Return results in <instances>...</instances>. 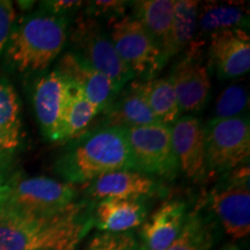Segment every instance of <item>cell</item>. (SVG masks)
Segmentation results:
<instances>
[{
	"mask_svg": "<svg viewBox=\"0 0 250 250\" xmlns=\"http://www.w3.org/2000/svg\"><path fill=\"white\" fill-rule=\"evenodd\" d=\"M83 1L78 0H51V1H43V11L48 12L58 17L68 18L72 14H76L81 7H83Z\"/></svg>",
	"mask_w": 250,
	"mask_h": 250,
	"instance_id": "obj_30",
	"label": "cell"
},
{
	"mask_svg": "<svg viewBox=\"0 0 250 250\" xmlns=\"http://www.w3.org/2000/svg\"><path fill=\"white\" fill-rule=\"evenodd\" d=\"M72 140L55 165L65 182L87 184L112 171L133 170L125 129L100 126Z\"/></svg>",
	"mask_w": 250,
	"mask_h": 250,
	"instance_id": "obj_2",
	"label": "cell"
},
{
	"mask_svg": "<svg viewBox=\"0 0 250 250\" xmlns=\"http://www.w3.org/2000/svg\"><path fill=\"white\" fill-rule=\"evenodd\" d=\"M249 27V11L245 2L206 1L198 9L197 30L198 36L212 35L227 29H247Z\"/></svg>",
	"mask_w": 250,
	"mask_h": 250,
	"instance_id": "obj_20",
	"label": "cell"
},
{
	"mask_svg": "<svg viewBox=\"0 0 250 250\" xmlns=\"http://www.w3.org/2000/svg\"><path fill=\"white\" fill-rule=\"evenodd\" d=\"M98 114V109L94 107L77 87L70 83L62 115L61 142L72 140L86 132L88 125Z\"/></svg>",
	"mask_w": 250,
	"mask_h": 250,
	"instance_id": "obj_24",
	"label": "cell"
},
{
	"mask_svg": "<svg viewBox=\"0 0 250 250\" xmlns=\"http://www.w3.org/2000/svg\"><path fill=\"white\" fill-rule=\"evenodd\" d=\"M83 15L88 18L98 19L105 18L108 20L122 17L130 6V1L124 0H94L85 2Z\"/></svg>",
	"mask_w": 250,
	"mask_h": 250,
	"instance_id": "obj_28",
	"label": "cell"
},
{
	"mask_svg": "<svg viewBox=\"0 0 250 250\" xmlns=\"http://www.w3.org/2000/svg\"><path fill=\"white\" fill-rule=\"evenodd\" d=\"M208 65L218 77L234 79L250 68V36L245 29H227L210 35Z\"/></svg>",
	"mask_w": 250,
	"mask_h": 250,
	"instance_id": "obj_12",
	"label": "cell"
},
{
	"mask_svg": "<svg viewBox=\"0 0 250 250\" xmlns=\"http://www.w3.org/2000/svg\"><path fill=\"white\" fill-rule=\"evenodd\" d=\"M93 206L77 201L50 215L0 208V250H76L94 226Z\"/></svg>",
	"mask_w": 250,
	"mask_h": 250,
	"instance_id": "obj_1",
	"label": "cell"
},
{
	"mask_svg": "<svg viewBox=\"0 0 250 250\" xmlns=\"http://www.w3.org/2000/svg\"><path fill=\"white\" fill-rule=\"evenodd\" d=\"M218 236V223L205 204L188 212L179 236L165 250H211Z\"/></svg>",
	"mask_w": 250,
	"mask_h": 250,
	"instance_id": "obj_19",
	"label": "cell"
},
{
	"mask_svg": "<svg viewBox=\"0 0 250 250\" xmlns=\"http://www.w3.org/2000/svg\"><path fill=\"white\" fill-rule=\"evenodd\" d=\"M221 250H240V249L235 246H228V247H225V248L221 249Z\"/></svg>",
	"mask_w": 250,
	"mask_h": 250,
	"instance_id": "obj_33",
	"label": "cell"
},
{
	"mask_svg": "<svg viewBox=\"0 0 250 250\" xmlns=\"http://www.w3.org/2000/svg\"><path fill=\"white\" fill-rule=\"evenodd\" d=\"M206 170L226 175L247 165L250 155L249 118L213 120L204 126Z\"/></svg>",
	"mask_w": 250,
	"mask_h": 250,
	"instance_id": "obj_7",
	"label": "cell"
},
{
	"mask_svg": "<svg viewBox=\"0 0 250 250\" xmlns=\"http://www.w3.org/2000/svg\"><path fill=\"white\" fill-rule=\"evenodd\" d=\"M211 213L233 240H241L250 232L249 164L225 175L208 197Z\"/></svg>",
	"mask_w": 250,
	"mask_h": 250,
	"instance_id": "obj_8",
	"label": "cell"
},
{
	"mask_svg": "<svg viewBox=\"0 0 250 250\" xmlns=\"http://www.w3.org/2000/svg\"><path fill=\"white\" fill-rule=\"evenodd\" d=\"M137 83L140 93L160 123L171 125L180 117L176 94L168 78L138 80Z\"/></svg>",
	"mask_w": 250,
	"mask_h": 250,
	"instance_id": "obj_22",
	"label": "cell"
},
{
	"mask_svg": "<svg viewBox=\"0 0 250 250\" xmlns=\"http://www.w3.org/2000/svg\"><path fill=\"white\" fill-rule=\"evenodd\" d=\"M133 250H147V248H146L145 246H143V245H139V243H138V246H137L136 248H134Z\"/></svg>",
	"mask_w": 250,
	"mask_h": 250,
	"instance_id": "obj_34",
	"label": "cell"
},
{
	"mask_svg": "<svg viewBox=\"0 0 250 250\" xmlns=\"http://www.w3.org/2000/svg\"><path fill=\"white\" fill-rule=\"evenodd\" d=\"M20 144V136L0 129V152L14 151Z\"/></svg>",
	"mask_w": 250,
	"mask_h": 250,
	"instance_id": "obj_31",
	"label": "cell"
},
{
	"mask_svg": "<svg viewBox=\"0 0 250 250\" xmlns=\"http://www.w3.org/2000/svg\"><path fill=\"white\" fill-rule=\"evenodd\" d=\"M108 34L117 55L134 77L154 79L167 62L155 40L132 15L108 20Z\"/></svg>",
	"mask_w": 250,
	"mask_h": 250,
	"instance_id": "obj_6",
	"label": "cell"
},
{
	"mask_svg": "<svg viewBox=\"0 0 250 250\" xmlns=\"http://www.w3.org/2000/svg\"><path fill=\"white\" fill-rule=\"evenodd\" d=\"M198 9L199 2L195 0L175 1L169 45H168V59L183 51L195 40L197 35Z\"/></svg>",
	"mask_w": 250,
	"mask_h": 250,
	"instance_id": "obj_23",
	"label": "cell"
},
{
	"mask_svg": "<svg viewBox=\"0 0 250 250\" xmlns=\"http://www.w3.org/2000/svg\"><path fill=\"white\" fill-rule=\"evenodd\" d=\"M78 188L50 177L15 176L0 186V208L30 215L58 213L77 202Z\"/></svg>",
	"mask_w": 250,
	"mask_h": 250,
	"instance_id": "obj_4",
	"label": "cell"
},
{
	"mask_svg": "<svg viewBox=\"0 0 250 250\" xmlns=\"http://www.w3.org/2000/svg\"><path fill=\"white\" fill-rule=\"evenodd\" d=\"M70 19L45 11L27 15L14 24L6 59L20 73L44 71L62 54L68 39Z\"/></svg>",
	"mask_w": 250,
	"mask_h": 250,
	"instance_id": "obj_3",
	"label": "cell"
},
{
	"mask_svg": "<svg viewBox=\"0 0 250 250\" xmlns=\"http://www.w3.org/2000/svg\"><path fill=\"white\" fill-rule=\"evenodd\" d=\"M103 112L104 118L101 126L127 130L131 127L160 123L140 93L137 81L131 83L121 96L118 94L114 102Z\"/></svg>",
	"mask_w": 250,
	"mask_h": 250,
	"instance_id": "obj_18",
	"label": "cell"
},
{
	"mask_svg": "<svg viewBox=\"0 0 250 250\" xmlns=\"http://www.w3.org/2000/svg\"><path fill=\"white\" fill-rule=\"evenodd\" d=\"M171 144L179 168L189 180L201 182L208 175L205 134L202 122L193 116L179 117L171 124Z\"/></svg>",
	"mask_w": 250,
	"mask_h": 250,
	"instance_id": "obj_13",
	"label": "cell"
},
{
	"mask_svg": "<svg viewBox=\"0 0 250 250\" xmlns=\"http://www.w3.org/2000/svg\"><path fill=\"white\" fill-rule=\"evenodd\" d=\"M11 152H0V186L6 181L8 169V155Z\"/></svg>",
	"mask_w": 250,
	"mask_h": 250,
	"instance_id": "obj_32",
	"label": "cell"
},
{
	"mask_svg": "<svg viewBox=\"0 0 250 250\" xmlns=\"http://www.w3.org/2000/svg\"><path fill=\"white\" fill-rule=\"evenodd\" d=\"M248 89L243 85L235 83L225 88L218 96L214 105L213 120H229L245 116L248 108Z\"/></svg>",
	"mask_w": 250,
	"mask_h": 250,
	"instance_id": "obj_25",
	"label": "cell"
},
{
	"mask_svg": "<svg viewBox=\"0 0 250 250\" xmlns=\"http://www.w3.org/2000/svg\"><path fill=\"white\" fill-rule=\"evenodd\" d=\"M70 83L57 70L40 77L34 85L33 102L40 127L46 138L61 142L62 115Z\"/></svg>",
	"mask_w": 250,
	"mask_h": 250,
	"instance_id": "obj_11",
	"label": "cell"
},
{
	"mask_svg": "<svg viewBox=\"0 0 250 250\" xmlns=\"http://www.w3.org/2000/svg\"><path fill=\"white\" fill-rule=\"evenodd\" d=\"M0 129L20 136V104L12 85L0 78Z\"/></svg>",
	"mask_w": 250,
	"mask_h": 250,
	"instance_id": "obj_26",
	"label": "cell"
},
{
	"mask_svg": "<svg viewBox=\"0 0 250 250\" xmlns=\"http://www.w3.org/2000/svg\"><path fill=\"white\" fill-rule=\"evenodd\" d=\"M125 131L133 170L162 179L176 176L180 168L171 144V125L156 123Z\"/></svg>",
	"mask_w": 250,
	"mask_h": 250,
	"instance_id": "obj_9",
	"label": "cell"
},
{
	"mask_svg": "<svg viewBox=\"0 0 250 250\" xmlns=\"http://www.w3.org/2000/svg\"><path fill=\"white\" fill-rule=\"evenodd\" d=\"M187 214V202L173 199L162 203L143 225V246L147 250L167 249L179 236Z\"/></svg>",
	"mask_w": 250,
	"mask_h": 250,
	"instance_id": "obj_16",
	"label": "cell"
},
{
	"mask_svg": "<svg viewBox=\"0 0 250 250\" xmlns=\"http://www.w3.org/2000/svg\"><path fill=\"white\" fill-rule=\"evenodd\" d=\"M175 0H139L130 1L134 17L146 30L151 34L162 55L168 62V45H169L171 21H173Z\"/></svg>",
	"mask_w": 250,
	"mask_h": 250,
	"instance_id": "obj_21",
	"label": "cell"
},
{
	"mask_svg": "<svg viewBox=\"0 0 250 250\" xmlns=\"http://www.w3.org/2000/svg\"><path fill=\"white\" fill-rule=\"evenodd\" d=\"M138 241L131 232L101 233L93 237L83 250H133Z\"/></svg>",
	"mask_w": 250,
	"mask_h": 250,
	"instance_id": "obj_27",
	"label": "cell"
},
{
	"mask_svg": "<svg viewBox=\"0 0 250 250\" xmlns=\"http://www.w3.org/2000/svg\"><path fill=\"white\" fill-rule=\"evenodd\" d=\"M88 195L95 201L105 198L146 199L164 193V186L156 177L132 169L102 175L86 184Z\"/></svg>",
	"mask_w": 250,
	"mask_h": 250,
	"instance_id": "obj_14",
	"label": "cell"
},
{
	"mask_svg": "<svg viewBox=\"0 0 250 250\" xmlns=\"http://www.w3.org/2000/svg\"><path fill=\"white\" fill-rule=\"evenodd\" d=\"M56 70L77 87L99 112L107 109L121 93L108 77L94 70L72 51L64 54Z\"/></svg>",
	"mask_w": 250,
	"mask_h": 250,
	"instance_id": "obj_15",
	"label": "cell"
},
{
	"mask_svg": "<svg viewBox=\"0 0 250 250\" xmlns=\"http://www.w3.org/2000/svg\"><path fill=\"white\" fill-rule=\"evenodd\" d=\"M203 43L193 40L189 50L174 65L168 77L176 94L181 112L201 111L208 102L211 80L208 65L203 59Z\"/></svg>",
	"mask_w": 250,
	"mask_h": 250,
	"instance_id": "obj_10",
	"label": "cell"
},
{
	"mask_svg": "<svg viewBox=\"0 0 250 250\" xmlns=\"http://www.w3.org/2000/svg\"><path fill=\"white\" fill-rule=\"evenodd\" d=\"M145 199L105 198L93 206V221L103 233H126L146 219Z\"/></svg>",
	"mask_w": 250,
	"mask_h": 250,
	"instance_id": "obj_17",
	"label": "cell"
},
{
	"mask_svg": "<svg viewBox=\"0 0 250 250\" xmlns=\"http://www.w3.org/2000/svg\"><path fill=\"white\" fill-rule=\"evenodd\" d=\"M14 6L8 0H0V57L7 46L12 30L15 24Z\"/></svg>",
	"mask_w": 250,
	"mask_h": 250,
	"instance_id": "obj_29",
	"label": "cell"
},
{
	"mask_svg": "<svg viewBox=\"0 0 250 250\" xmlns=\"http://www.w3.org/2000/svg\"><path fill=\"white\" fill-rule=\"evenodd\" d=\"M68 37L72 52L94 70L108 77L121 92L134 78L133 72L117 55L108 31L103 29L96 19L81 14Z\"/></svg>",
	"mask_w": 250,
	"mask_h": 250,
	"instance_id": "obj_5",
	"label": "cell"
}]
</instances>
